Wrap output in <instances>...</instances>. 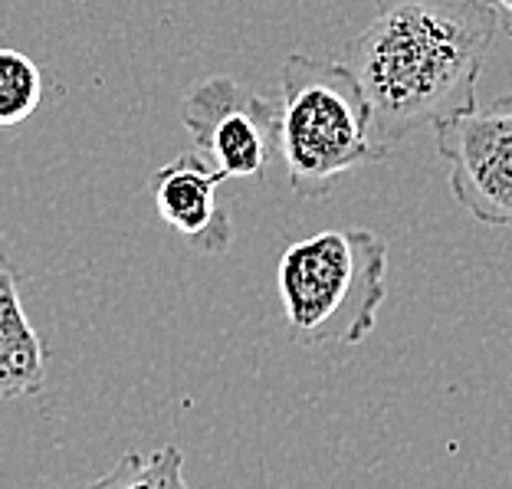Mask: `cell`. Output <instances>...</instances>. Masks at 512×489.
<instances>
[{
	"label": "cell",
	"instance_id": "6da1fadb",
	"mask_svg": "<svg viewBox=\"0 0 512 489\" xmlns=\"http://www.w3.org/2000/svg\"><path fill=\"white\" fill-rule=\"evenodd\" d=\"M375 7L345 63L368 96L371 138L388 155L417 128L476 109L496 17L486 0H375Z\"/></svg>",
	"mask_w": 512,
	"mask_h": 489
},
{
	"label": "cell",
	"instance_id": "7a4b0ae2",
	"mask_svg": "<svg viewBox=\"0 0 512 489\" xmlns=\"http://www.w3.org/2000/svg\"><path fill=\"white\" fill-rule=\"evenodd\" d=\"M276 293L299 345H362L388 296V243L365 227L289 243L276 266Z\"/></svg>",
	"mask_w": 512,
	"mask_h": 489
},
{
	"label": "cell",
	"instance_id": "3957f363",
	"mask_svg": "<svg viewBox=\"0 0 512 489\" xmlns=\"http://www.w3.org/2000/svg\"><path fill=\"white\" fill-rule=\"evenodd\" d=\"M289 188L325 197L345 174L384 158L371 138V106L348 63L293 53L279 69V145Z\"/></svg>",
	"mask_w": 512,
	"mask_h": 489
},
{
	"label": "cell",
	"instance_id": "277c9868",
	"mask_svg": "<svg viewBox=\"0 0 512 489\" xmlns=\"http://www.w3.org/2000/svg\"><path fill=\"white\" fill-rule=\"evenodd\" d=\"M181 119L197 155L224 181L266 178L279 145V102L230 76H211L188 92Z\"/></svg>",
	"mask_w": 512,
	"mask_h": 489
},
{
	"label": "cell",
	"instance_id": "5b68a950",
	"mask_svg": "<svg viewBox=\"0 0 512 489\" xmlns=\"http://www.w3.org/2000/svg\"><path fill=\"white\" fill-rule=\"evenodd\" d=\"M450 191L473 220L512 230V92L434 128Z\"/></svg>",
	"mask_w": 512,
	"mask_h": 489
},
{
	"label": "cell",
	"instance_id": "8992f818",
	"mask_svg": "<svg viewBox=\"0 0 512 489\" xmlns=\"http://www.w3.org/2000/svg\"><path fill=\"white\" fill-rule=\"evenodd\" d=\"M220 174L197 155H178L151 174V201L165 224L201 253H224L234 240L230 214L217 201Z\"/></svg>",
	"mask_w": 512,
	"mask_h": 489
},
{
	"label": "cell",
	"instance_id": "52a82bcc",
	"mask_svg": "<svg viewBox=\"0 0 512 489\" xmlns=\"http://www.w3.org/2000/svg\"><path fill=\"white\" fill-rule=\"evenodd\" d=\"M46 345L20 302V270L0 253V401L43 391Z\"/></svg>",
	"mask_w": 512,
	"mask_h": 489
},
{
	"label": "cell",
	"instance_id": "ba28073f",
	"mask_svg": "<svg viewBox=\"0 0 512 489\" xmlns=\"http://www.w3.org/2000/svg\"><path fill=\"white\" fill-rule=\"evenodd\" d=\"M43 102V73L27 53L0 46V128L27 122Z\"/></svg>",
	"mask_w": 512,
	"mask_h": 489
},
{
	"label": "cell",
	"instance_id": "9c48e42d",
	"mask_svg": "<svg viewBox=\"0 0 512 489\" xmlns=\"http://www.w3.org/2000/svg\"><path fill=\"white\" fill-rule=\"evenodd\" d=\"M96 486H184L181 450L168 447L151 457H125Z\"/></svg>",
	"mask_w": 512,
	"mask_h": 489
},
{
	"label": "cell",
	"instance_id": "30bf717a",
	"mask_svg": "<svg viewBox=\"0 0 512 489\" xmlns=\"http://www.w3.org/2000/svg\"><path fill=\"white\" fill-rule=\"evenodd\" d=\"M496 17V30H503L506 37L512 40V0H486Z\"/></svg>",
	"mask_w": 512,
	"mask_h": 489
}]
</instances>
